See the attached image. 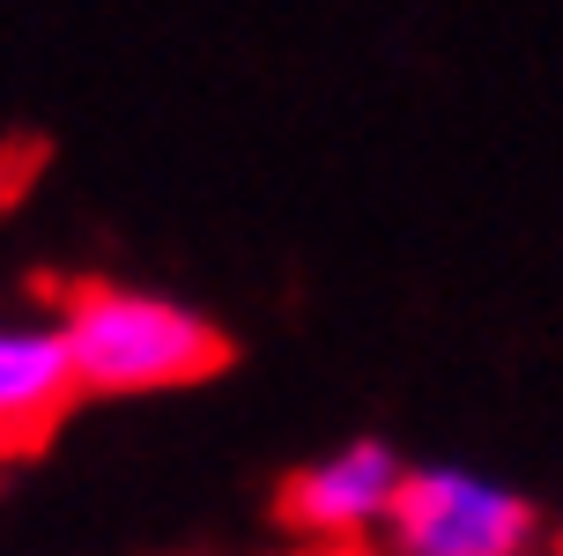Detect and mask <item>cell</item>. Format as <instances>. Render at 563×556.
<instances>
[{
    "label": "cell",
    "mask_w": 563,
    "mask_h": 556,
    "mask_svg": "<svg viewBox=\"0 0 563 556\" xmlns=\"http://www.w3.org/2000/svg\"><path fill=\"white\" fill-rule=\"evenodd\" d=\"M75 379L97 401H148V393L200 386L230 363V334L200 305L141 282H82L59 297Z\"/></svg>",
    "instance_id": "cell-1"
},
{
    "label": "cell",
    "mask_w": 563,
    "mask_h": 556,
    "mask_svg": "<svg viewBox=\"0 0 563 556\" xmlns=\"http://www.w3.org/2000/svg\"><path fill=\"white\" fill-rule=\"evenodd\" d=\"M534 498L467 460H422L400 475V498L378 527L386 556H534Z\"/></svg>",
    "instance_id": "cell-2"
},
{
    "label": "cell",
    "mask_w": 563,
    "mask_h": 556,
    "mask_svg": "<svg viewBox=\"0 0 563 556\" xmlns=\"http://www.w3.org/2000/svg\"><path fill=\"white\" fill-rule=\"evenodd\" d=\"M400 475H408V460L386 438H341L282 482L275 512L311 549H364V542H378L386 512H394Z\"/></svg>",
    "instance_id": "cell-3"
},
{
    "label": "cell",
    "mask_w": 563,
    "mask_h": 556,
    "mask_svg": "<svg viewBox=\"0 0 563 556\" xmlns=\"http://www.w3.org/2000/svg\"><path fill=\"white\" fill-rule=\"evenodd\" d=\"M75 401H82V379L67 357L59 305L0 297V460L45 445Z\"/></svg>",
    "instance_id": "cell-4"
}]
</instances>
